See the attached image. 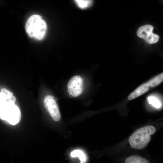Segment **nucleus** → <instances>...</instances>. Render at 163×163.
I'll return each instance as SVG.
<instances>
[{
  "instance_id": "nucleus-13",
  "label": "nucleus",
  "mask_w": 163,
  "mask_h": 163,
  "mask_svg": "<svg viewBox=\"0 0 163 163\" xmlns=\"http://www.w3.org/2000/svg\"><path fill=\"white\" fill-rule=\"evenodd\" d=\"M1 92L8 97H11L13 95V93L5 88H2Z\"/></svg>"
},
{
  "instance_id": "nucleus-4",
  "label": "nucleus",
  "mask_w": 163,
  "mask_h": 163,
  "mask_svg": "<svg viewBox=\"0 0 163 163\" xmlns=\"http://www.w3.org/2000/svg\"><path fill=\"white\" fill-rule=\"evenodd\" d=\"M153 28V27L150 25H143L137 30V35L139 37L144 39L149 44L156 43L158 41L159 37L152 33Z\"/></svg>"
},
{
  "instance_id": "nucleus-7",
  "label": "nucleus",
  "mask_w": 163,
  "mask_h": 163,
  "mask_svg": "<svg viewBox=\"0 0 163 163\" xmlns=\"http://www.w3.org/2000/svg\"><path fill=\"white\" fill-rule=\"evenodd\" d=\"M149 87L146 83L142 84L129 95L128 99L129 100L134 99L147 92Z\"/></svg>"
},
{
  "instance_id": "nucleus-5",
  "label": "nucleus",
  "mask_w": 163,
  "mask_h": 163,
  "mask_svg": "<svg viewBox=\"0 0 163 163\" xmlns=\"http://www.w3.org/2000/svg\"><path fill=\"white\" fill-rule=\"evenodd\" d=\"M68 91L70 95L76 97L82 92L83 80L81 76L75 75L71 78L67 84Z\"/></svg>"
},
{
  "instance_id": "nucleus-11",
  "label": "nucleus",
  "mask_w": 163,
  "mask_h": 163,
  "mask_svg": "<svg viewBox=\"0 0 163 163\" xmlns=\"http://www.w3.org/2000/svg\"><path fill=\"white\" fill-rule=\"evenodd\" d=\"M75 2L77 5L80 8L84 9L91 6L92 1L88 0H77Z\"/></svg>"
},
{
  "instance_id": "nucleus-1",
  "label": "nucleus",
  "mask_w": 163,
  "mask_h": 163,
  "mask_svg": "<svg viewBox=\"0 0 163 163\" xmlns=\"http://www.w3.org/2000/svg\"><path fill=\"white\" fill-rule=\"evenodd\" d=\"M16 101L14 96L8 97L0 93V119L13 125L18 123L21 118L20 110L15 104Z\"/></svg>"
},
{
  "instance_id": "nucleus-2",
  "label": "nucleus",
  "mask_w": 163,
  "mask_h": 163,
  "mask_svg": "<svg viewBox=\"0 0 163 163\" xmlns=\"http://www.w3.org/2000/svg\"><path fill=\"white\" fill-rule=\"evenodd\" d=\"M25 30L30 37L41 40L46 35L47 25L46 21L40 15L34 14L27 19L25 24Z\"/></svg>"
},
{
  "instance_id": "nucleus-9",
  "label": "nucleus",
  "mask_w": 163,
  "mask_h": 163,
  "mask_svg": "<svg viewBox=\"0 0 163 163\" xmlns=\"http://www.w3.org/2000/svg\"><path fill=\"white\" fill-rule=\"evenodd\" d=\"M72 157H78L79 159L80 163H85L87 160V157L85 154L80 150L76 149L72 151L70 153Z\"/></svg>"
},
{
  "instance_id": "nucleus-10",
  "label": "nucleus",
  "mask_w": 163,
  "mask_h": 163,
  "mask_svg": "<svg viewBox=\"0 0 163 163\" xmlns=\"http://www.w3.org/2000/svg\"><path fill=\"white\" fill-rule=\"evenodd\" d=\"M126 163H149L145 158L136 155L128 157L126 160Z\"/></svg>"
},
{
  "instance_id": "nucleus-3",
  "label": "nucleus",
  "mask_w": 163,
  "mask_h": 163,
  "mask_svg": "<svg viewBox=\"0 0 163 163\" xmlns=\"http://www.w3.org/2000/svg\"><path fill=\"white\" fill-rule=\"evenodd\" d=\"M155 127L149 125L139 128L130 136L129 142L131 147L136 149H142L146 147L151 139L150 135L155 132Z\"/></svg>"
},
{
  "instance_id": "nucleus-8",
  "label": "nucleus",
  "mask_w": 163,
  "mask_h": 163,
  "mask_svg": "<svg viewBox=\"0 0 163 163\" xmlns=\"http://www.w3.org/2000/svg\"><path fill=\"white\" fill-rule=\"evenodd\" d=\"M163 80V73H162L149 80L146 83L149 87H154L160 84Z\"/></svg>"
},
{
  "instance_id": "nucleus-12",
  "label": "nucleus",
  "mask_w": 163,
  "mask_h": 163,
  "mask_svg": "<svg viewBox=\"0 0 163 163\" xmlns=\"http://www.w3.org/2000/svg\"><path fill=\"white\" fill-rule=\"evenodd\" d=\"M148 100L150 104H152L156 108H159L161 106V104L159 101L154 97H149Z\"/></svg>"
},
{
  "instance_id": "nucleus-6",
  "label": "nucleus",
  "mask_w": 163,
  "mask_h": 163,
  "mask_svg": "<svg viewBox=\"0 0 163 163\" xmlns=\"http://www.w3.org/2000/svg\"><path fill=\"white\" fill-rule=\"evenodd\" d=\"M43 104L44 107L49 112L53 120L56 121H59L61 118V115L54 97L50 95L46 96Z\"/></svg>"
}]
</instances>
